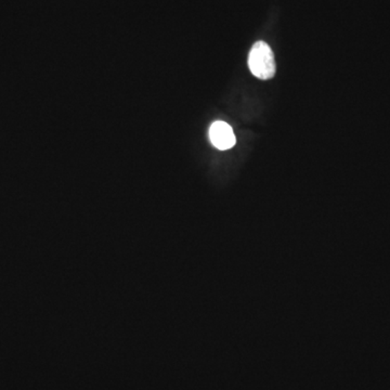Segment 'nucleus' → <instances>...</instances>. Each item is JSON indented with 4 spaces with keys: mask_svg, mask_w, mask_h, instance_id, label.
<instances>
[{
    "mask_svg": "<svg viewBox=\"0 0 390 390\" xmlns=\"http://www.w3.org/2000/svg\"><path fill=\"white\" fill-rule=\"evenodd\" d=\"M248 67L257 78L267 80L275 74L273 52L267 42H257L248 55Z\"/></svg>",
    "mask_w": 390,
    "mask_h": 390,
    "instance_id": "obj_1",
    "label": "nucleus"
},
{
    "mask_svg": "<svg viewBox=\"0 0 390 390\" xmlns=\"http://www.w3.org/2000/svg\"><path fill=\"white\" fill-rule=\"evenodd\" d=\"M210 139L212 146L219 150H229L237 144L233 129L225 121H217L210 128Z\"/></svg>",
    "mask_w": 390,
    "mask_h": 390,
    "instance_id": "obj_2",
    "label": "nucleus"
}]
</instances>
